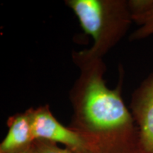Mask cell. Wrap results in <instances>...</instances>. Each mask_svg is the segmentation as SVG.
Masks as SVG:
<instances>
[{
    "instance_id": "cell-2",
    "label": "cell",
    "mask_w": 153,
    "mask_h": 153,
    "mask_svg": "<svg viewBox=\"0 0 153 153\" xmlns=\"http://www.w3.org/2000/svg\"><path fill=\"white\" fill-rule=\"evenodd\" d=\"M93 45L85 51L89 56L103 58L121 41L133 22L126 0H66Z\"/></svg>"
},
{
    "instance_id": "cell-3",
    "label": "cell",
    "mask_w": 153,
    "mask_h": 153,
    "mask_svg": "<svg viewBox=\"0 0 153 153\" xmlns=\"http://www.w3.org/2000/svg\"><path fill=\"white\" fill-rule=\"evenodd\" d=\"M34 140L62 143L76 153L87 152L85 140L77 132L62 125L53 116L48 105L30 108Z\"/></svg>"
},
{
    "instance_id": "cell-5",
    "label": "cell",
    "mask_w": 153,
    "mask_h": 153,
    "mask_svg": "<svg viewBox=\"0 0 153 153\" xmlns=\"http://www.w3.org/2000/svg\"><path fill=\"white\" fill-rule=\"evenodd\" d=\"M8 126V133L0 145V152H17L33 145L35 140L32 133L30 108L9 118Z\"/></svg>"
},
{
    "instance_id": "cell-1",
    "label": "cell",
    "mask_w": 153,
    "mask_h": 153,
    "mask_svg": "<svg viewBox=\"0 0 153 153\" xmlns=\"http://www.w3.org/2000/svg\"><path fill=\"white\" fill-rule=\"evenodd\" d=\"M72 57L80 71L70 92V128L85 140L86 153H143L138 128L122 97L123 67L117 86L110 89L103 77V58L89 56L85 50L73 52Z\"/></svg>"
},
{
    "instance_id": "cell-9",
    "label": "cell",
    "mask_w": 153,
    "mask_h": 153,
    "mask_svg": "<svg viewBox=\"0 0 153 153\" xmlns=\"http://www.w3.org/2000/svg\"><path fill=\"white\" fill-rule=\"evenodd\" d=\"M14 153H38V150H36L35 145H34V143L31 146H30L29 148L25 149V150H23L22 151H19V152H14Z\"/></svg>"
},
{
    "instance_id": "cell-6",
    "label": "cell",
    "mask_w": 153,
    "mask_h": 153,
    "mask_svg": "<svg viewBox=\"0 0 153 153\" xmlns=\"http://www.w3.org/2000/svg\"><path fill=\"white\" fill-rule=\"evenodd\" d=\"M134 22L138 25V28L130 35L131 41H140L153 35V7Z\"/></svg>"
},
{
    "instance_id": "cell-7",
    "label": "cell",
    "mask_w": 153,
    "mask_h": 153,
    "mask_svg": "<svg viewBox=\"0 0 153 153\" xmlns=\"http://www.w3.org/2000/svg\"><path fill=\"white\" fill-rule=\"evenodd\" d=\"M127 2L133 22L153 7V0H128Z\"/></svg>"
},
{
    "instance_id": "cell-8",
    "label": "cell",
    "mask_w": 153,
    "mask_h": 153,
    "mask_svg": "<svg viewBox=\"0 0 153 153\" xmlns=\"http://www.w3.org/2000/svg\"><path fill=\"white\" fill-rule=\"evenodd\" d=\"M36 150L38 153H76L70 149H63L59 148L56 143L45 140L34 141Z\"/></svg>"
},
{
    "instance_id": "cell-4",
    "label": "cell",
    "mask_w": 153,
    "mask_h": 153,
    "mask_svg": "<svg viewBox=\"0 0 153 153\" xmlns=\"http://www.w3.org/2000/svg\"><path fill=\"white\" fill-rule=\"evenodd\" d=\"M130 111L138 128L143 153H153V72L132 94Z\"/></svg>"
}]
</instances>
